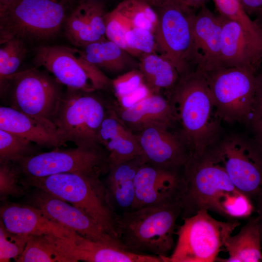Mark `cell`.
Returning a JSON list of instances; mask_svg holds the SVG:
<instances>
[{"mask_svg":"<svg viewBox=\"0 0 262 262\" xmlns=\"http://www.w3.org/2000/svg\"><path fill=\"white\" fill-rule=\"evenodd\" d=\"M186 189L182 198L183 218L200 210L230 219L248 216L254 206L233 184L224 166L210 149L190 157L183 169Z\"/></svg>","mask_w":262,"mask_h":262,"instance_id":"obj_1","label":"cell"},{"mask_svg":"<svg viewBox=\"0 0 262 262\" xmlns=\"http://www.w3.org/2000/svg\"><path fill=\"white\" fill-rule=\"evenodd\" d=\"M166 94L179 125L177 131L190 157L201 156L222 135L203 71L196 68L181 76Z\"/></svg>","mask_w":262,"mask_h":262,"instance_id":"obj_2","label":"cell"},{"mask_svg":"<svg viewBox=\"0 0 262 262\" xmlns=\"http://www.w3.org/2000/svg\"><path fill=\"white\" fill-rule=\"evenodd\" d=\"M182 200L117 213V238L125 249L153 255L166 262L174 246L176 221L181 215Z\"/></svg>","mask_w":262,"mask_h":262,"instance_id":"obj_3","label":"cell"},{"mask_svg":"<svg viewBox=\"0 0 262 262\" xmlns=\"http://www.w3.org/2000/svg\"><path fill=\"white\" fill-rule=\"evenodd\" d=\"M19 180L24 186L48 192L79 209L118 240L116 213L107 201L99 178L65 173L43 177H19Z\"/></svg>","mask_w":262,"mask_h":262,"instance_id":"obj_4","label":"cell"},{"mask_svg":"<svg viewBox=\"0 0 262 262\" xmlns=\"http://www.w3.org/2000/svg\"><path fill=\"white\" fill-rule=\"evenodd\" d=\"M61 84L55 78L35 67L12 76L0 92V97L5 106L56 130L53 122L64 93Z\"/></svg>","mask_w":262,"mask_h":262,"instance_id":"obj_5","label":"cell"},{"mask_svg":"<svg viewBox=\"0 0 262 262\" xmlns=\"http://www.w3.org/2000/svg\"><path fill=\"white\" fill-rule=\"evenodd\" d=\"M96 92L68 88L64 92L53 123L65 144L71 142L83 147L101 146L99 130L112 103Z\"/></svg>","mask_w":262,"mask_h":262,"instance_id":"obj_6","label":"cell"},{"mask_svg":"<svg viewBox=\"0 0 262 262\" xmlns=\"http://www.w3.org/2000/svg\"><path fill=\"white\" fill-rule=\"evenodd\" d=\"M61 0H16L0 13V42L17 38L45 41L56 36L65 22Z\"/></svg>","mask_w":262,"mask_h":262,"instance_id":"obj_7","label":"cell"},{"mask_svg":"<svg viewBox=\"0 0 262 262\" xmlns=\"http://www.w3.org/2000/svg\"><path fill=\"white\" fill-rule=\"evenodd\" d=\"M203 72L220 120L249 126L255 100L257 72L247 68L224 66Z\"/></svg>","mask_w":262,"mask_h":262,"instance_id":"obj_8","label":"cell"},{"mask_svg":"<svg viewBox=\"0 0 262 262\" xmlns=\"http://www.w3.org/2000/svg\"><path fill=\"white\" fill-rule=\"evenodd\" d=\"M176 234L177 241L166 262H213L227 238L240 223L236 219L221 221L206 210L183 218Z\"/></svg>","mask_w":262,"mask_h":262,"instance_id":"obj_9","label":"cell"},{"mask_svg":"<svg viewBox=\"0 0 262 262\" xmlns=\"http://www.w3.org/2000/svg\"><path fill=\"white\" fill-rule=\"evenodd\" d=\"M153 8L157 16L154 31L157 52L173 63L180 77L196 69L192 31L194 9L183 0H168Z\"/></svg>","mask_w":262,"mask_h":262,"instance_id":"obj_10","label":"cell"},{"mask_svg":"<svg viewBox=\"0 0 262 262\" xmlns=\"http://www.w3.org/2000/svg\"><path fill=\"white\" fill-rule=\"evenodd\" d=\"M11 162L18 177L72 173L99 178L109 169L108 154L102 146L40 152Z\"/></svg>","mask_w":262,"mask_h":262,"instance_id":"obj_11","label":"cell"},{"mask_svg":"<svg viewBox=\"0 0 262 262\" xmlns=\"http://www.w3.org/2000/svg\"><path fill=\"white\" fill-rule=\"evenodd\" d=\"M33 62L66 88L88 92L108 90L112 80L90 63L81 50L64 46L41 45L34 50Z\"/></svg>","mask_w":262,"mask_h":262,"instance_id":"obj_12","label":"cell"},{"mask_svg":"<svg viewBox=\"0 0 262 262\" xmlns=\"http://www.w3.org/2000/svg\"><path fill=\"white\" fill-rule=\"evenodd\" d=\"M252 140L244 135H221L209 148L234 186L253 203L262 195V169L252 154Z\"/></svg>","mask_w":262,"mask_h":262,"instance_id":"obj_13","label":"cell"},{"mask_svg":"<svg viewBox=\"0 0 262 262\" xmlns=\"http://www.w3.org/2000/svg\"><path fill=\"white\" fill-rule=\"evenodd\" d=\"M61 262H163L160 257L135 253L84 237L77 232L66 237L46 235Z\"/></svg>","mask_w":262,"mask_h":262,"instance_id":"obj_14","label":"cell"},{"mask_svg":"<svg viewBox=\"0 0 262 262\" xmlns=\"http://www.w3.org/2000/svg\"><path fill=\"white\" fill-rule=\"evenodd\" d=\"M135 187V199L131 210L182 200L186 189L183 170L145 163L136 173Z\"/></svg>","mask_w":262,"mask_h":262,"instance_id":"obj_15","label":"cell"},{"mask_svg":"<svg viewBox=\"0 0 262 262\" xmlns=\"http://www.w3.org/2000/svg\"><path fill=\"white\" fill-rule=\"evenodd\" d=\"M38 190L33 198V206L49 219L87 238L125 249L118 240L82 211L48 192Z\"/></svg>","mask_w":262,"mask_h":262,"instance_id":"obj_16","label":"cell"},{"mask_svg":"<svg viewBox=\"0 0 262 262\" xmlns=\"http://www.w3.org/2000/svg\"><path fill=\"white\" fill-rule=\"evenodd\" d=\"M152 126L135 133L146 163L159 167L182 170L190 155L177 131Z\"/></svg>","mask_w":262,"mask_h":262,"instance_id":"obj_17","label":"cell"},{"mask_svg":"<svg viewBox=\"0 0 262 262\" xmlns=\"http://www.w3.org/2000/svg\"><path fill=\"white\" fill-rule=\"evenodd\" d=\"M220 62L221 66L247 68L256 72L262 68V46L252 39L239 23L223 16Z\"/></svg>","mask_w":262,"mask_h":262,"instance_id":"obj_18","label":"cell"},{"mask_svg":"<svg viewBox=\"0 0 262 262\" xmlns=\"http://www.w3.org/2000/svg\"><path fill=\"white\" fill-rule=\"evenodd\" d=\"M222 27V16L214 14L206 5L195 14L192 31L196 68L207 71L221 66Z\"/></svg>","mask_w":262,"mask_h":262,"instance_id":"obj_19","label":"cell"},{"mask_svg":"<svg viewBox=\"0 0 262 262\" xmlns=\"http://www.w3.org/2000/svg\"><path fill=\"white\" fill-rule=\"evenodd\" d=\"M0 216L5 229L15 234L63 237L75 232L51 220L34 206L6 205L1 208Z\"/></svg>","mask_w":262,"mask_h":262,"instance_id":"obj_20","label":"cell"},{"mask_svg":"<svg viewBox=\"0 0 262 262\" xmlns=\"http://www.w3.org/2000/svg\"><path fill=\"white\" fill-rule=\"evenodd\" d=\"M119 118L133 133L152 126L173 128L177 123L172 105L160 94H152L128 108H121L113 103Z\"/></svg>","mask_w":262,"mask_h":262,"instance_id":"obj_21","label":"cell"},{"mask_svg":"<svg viewBox=\"0 0 262 262\" xmlns=\"http://www.w3.org/2000/svg\"><path fill=\"white\" fill-rule=\"evenodd\" d=\"M98 141L108 154L109 167L143 155L135 133L119 118L113 103L100 125Z\"/></svg>","mask_w":262,"mask_h":262,"instance_id":"obj_22","label":"cell"},{"mask_svg":"<svg viewBox=\"0 0 262 262\" xmlns=\"http://www.w3.org/2000/svg\"><path fill=\"white\" fill-rule=\"evenodd\" d=\"M104 5L102 2L84 1L77 6L65 20L66 37L74 46L82 48L106 38Z\"/></svg>","mask_w":262,"mask_h":262,"instance_id":"obj_23","label":"cell"},{"mask_svg":"<svg viewBox=\"0 0 262 262\" xmlns=\"http://www.w3.org/2000/svg\"><path fill=\"white\" fill-rule=\"evenodd\" d=\"M145 163L142 155L109 167L105 186L106 196L116 214L132 210L135 199V176Z\"/></svg>","mask_w":262,"mask_h":262,"instance_id":"obj_24","label":"cell"},{"mask_svg":"<svg viewBox=\"0 0 262 262\" xmlns=\"http://www.w3.org/2000/svg\"><path fill=\"white\" fill-rule=\"evenodd\" d=\"M0 129L26 139L40 147L65 145L57 130L11 107H0Z\"/></svg>","mask_w":262,"mask_h":262,"instance_id":"obj_25","label":"cell"},{"mask_svg":"<svg viewBox=\"0 0 262 262\" xmlns=\"http://www.w3.org/2000/svg\"><path fill=\"white\" fill-rule=\"evenodd\" d=\"M85 58L100 69L112 73L138 68L139 62L126 50L107 38L80 49Z\"/></svg>","mask_w":262,"mask_h":262,"instance_id":"obj_26","label":"cell"},{"mask_svg":"<svg viewBox=\"0 0 262 262\" xmlns=\"http://www.w3.org/2000/svg\"><path fill=\"white\" fill-rule=\"evenodd\" d=\"M224 247L229 257L217 258L221 262H261L262 246L257 216L250 218L239 231L230 235Z\"/></svg>","mask_w":262,"mask_h":262,"instance_id":"obj_27","label":"cell"},{"mask_svg":"<svg viewBox=\"0 0 262 262\" xmlns=\"http://www.w3.org/2000/svg\"><path fill=\"white\" fill-rule=\"evenodd\" d=\"M138 68L153 94H160L162 90L168 93L180 78V75L173 63L157 52L142 55L139 58Z\"/></svg>","mask_w":262,"mask_h":262,"instance_id":"obj_28","label":"cell"},{"mask_svg":"<svg viewBox=\"0 0 262 262\" xmlns=\"http://www.w3.org/2000/svg\"><path fill=\"white\" fill-rule=\"evenodd\" d=\"M117 102L121 108H128L139 102L153 94L145 82L139 68H133L112 80Z\"/></svg>","mask_w":262,"mask_h":262,"instance_id":"obj_29","label":"cell"},{"mask_svg":"<svg viewBox=\"0 0 262 262\" xmlns=\"http://www.w3.org/2000/svg\"><path fill=\"white\" fill-rule=\"evenodd\" d=\"M0 92L17 70L27 53L25 41L12 38L0 42Z\"/></svg>","mask_w":262,"mask_h":262,"instance_id":"obj_30","label":"cell"},{"mask_svg":"<svg viewBox=\"0 0 262 262\" xmlns=\"http://www.w3.org/2000/svg\"><path fill=\"white\" fill-rule=\"evenodd\" d=\"M115 8L126 17L132 28H141L154 33L157 16L147 0H123Z\"/></svg>","mask_w":262,"mask_h":262,"instance_id":"obj_31","label":"cell"},{"mask_svg":"<svg viewBox=\"0 0 262 262\" xmlns=\"http://www.w3.org/2000/svg\"><path fill=\"white\" fill-rule=\"evenodd\" d=\"M36 144L0 129V164L8 163L40 153Z\"/></svg>","mask_w":262,"mask_h":262,"instance_id":"obj_32","label":"cell"},{"mask_svg":"<svg viewBox=\"0 0 262 262\" xmlns=\"http://www.w3.org/2000/svg\"><path fill=\"white\" fill-rule=\"evenodd\" d=\"M18 262H61L53 246L45 235H30Z\"/></svg>","mask_w":262,"mask_h":262,"instance_id":"obj_33","label":"cell"},{"mask_svg":"<svg viewBox=\"0 0 262 262\" xmlns=\"http://www.w3.org/2000/svg\"><path fill=\"white\" fill-rule=\"evenodd\" d=\"M127 51L134 57L139 58L145 54L157 52V44L154 33L141 28H132L125 34Z\"/></svg>","mask_w":262,"mask_h":262,"instance_id":"obj_34","label":"cell"},{"mask_svg":"<svg viewBox=\"0 0 262 262\" xmlns=\"http://www.w3.org/2000/svg\"><path fill=\"white\" fill-rule=\"evenodd\" d=\"M105 25L106 37L127 51L125 34L132 28L128 20L115 8L106 14Z\"/></svg>","mask_w":262,"mask_h":262,"instance_id":"obj_35","label":"cell"},{"mask_svg":"<svg viewBox=\"0 0 262 262\" xmlns=\"http://www.w3.org/2000/svg\"><path fill=\"white\" fill-rule=\"evenodd\" d=\"M30 235L17 234L8 231L0 223V261L16 260L23 252Z\"/></svg>","mask_w":262,"mask_h":262,"instance_id":"obj_36","label":"cell"},{"mask_svg":"<svg viewBox=\"0 0 262 262\" xmlns=\"http://www.w3.org/2000/svg\"><path fill=\"white\" fill-rule=\"evenodd\" d=\"M221 16L239 23L246 31L252 30L254 22L244 10L238 0H213Z\"/></svg>","mask_w":262,"mask_h":262,"instance_id":"obj_37","label":"cell"},{"mask_svg":"<svg viewBox=\"0 0 262 262\" xmlns=\"http://www.w3.org/2000/svg\"><path fill=\"white\" fill-rule=\"evenodd\" d=\"M18 176L12 163L0 164V185L1 195H18L22 189L17 185Z\"/></svg>","mask_w":262,"mask_h":262,"instance_id":"obj_38","label":"cell"},{"mask_svg":"<svg viewBox=\"0 0 262 262\" xmlns=\"http://www.w3.org/2000/svg\"><path fill=\"white\" fill-rule=\"evenodd\" d=\"M261 119H262V68L256 73L255 97L249 126Z\"/></svg>","mask_w":262,"mask_h":262,"instance_id":"obj_39","label":"cell"},{"mask_svg":"<svg viewBox=\"0 0 262 262\" xmlns=\"http://www.w3.org/2000/svg\"><path fill=\"white\" fill-rule=\"evenodd\" d=\"M253 136L252 138L256 147L262 150V119L258 120L250 124Z\"/></svg>","mask_w":262,"mask_h":262,"instance_id":"obj_40","label":"cell"},{"mask_svg":"<svg viewBox=\"0 0 262 262\" xmlns=\"http://www.w3.org/2000/svg\"><path fill=\"white\" fill-rule=\"evenodd\" d=\"M245 12L249 16L254 15L262 8V0H238Z\"/></svg>","mask_w":262,"mask_h":262,"instance_id":"obj_41","label":"cell"},{"mask_svg":"<svg viewBox=\"0 0 262 262\" xmlns=\"http://www.w3.org/2000/svg\"><path fill=\"white\" fill-rule=\"evenodd\" d=\"M253 205L258 213L257 217L262 246V195L254 201Z\"/></svg>","mask_w":262,"mask_h":262,"instance_id":"obj_42","label":"cell"},{"mask_svg":"<svg viewBox=\"0 0 262 262\" xmlns=\"http://www.w3.org/2000/svg\"><path fill=\"white\" fill-rule=\"evenodd\" d=\"M183 1L192 9H199L204 5L209 0H183Z\"/></svg>","mask_w":262,"mask_h":262,"instance_id":"obj_43","label":"cell"},{"mask_svg":"<svg viewBox=\"0 0 262 262\" xmlns=\"http://www.w3.org/2000/svg\"><path fill=\"white\" fill-rule=\"evenodd\" d=\"M253 146L252 154L253 158L262 169V150L258 149L255 144Z\"/></svg>","mask_w":262,"mask_h":262,"instance_id":"obj_44","label":"cell"},{"mask_svg":"<svg viewBox=\"0 0 262 262\" xmlns=\"http://www.w3.org/2000/svg\"><path fill=\"white\" fill-rule=\"evenodd\" d=\"M254 21L262 31V8L258 10L254 15Z\"/></svg>","mask_w":262,"mask_h":262,"instance_id":"obj_45","label":"cell"},{"mask_svg":"<svg viewBox=\"0 0 262 262\" xmlns=\"http://www.w3.org/2000/svg\"><path fill=\"white\" fill-rule=\"evenodd\" d=\"M16 0H0V13L3 12Z\"/></svg>","mask_w":262,"mask_h":262,"instance_id":"obj_46","label":"cell"},{"mask_svg":"<svg viewBox=\"0 0 262 262\" xmlns=\"http://www.w3.org/2000/svg\"><path fill=\"white\" fill-rule=\"evenodd\" d=\"M147 0L150 4L151 6H152V7H154L168 0Z\"/></svg>","mask_w":262,"mask_h":262,"instance_id":"obj_47","label":"cell"},{"mask_svg":"<svg viewBox=\"0 0 262 262\" xmlns=\"http://www.w3.org/2000/svg\"><path fill=\"white\" fill-rule=\"evenodd\" d=\"M64 3H72L74 2L78 1V3L84 1H99V2H102L104 0H61Z\"/></svg>","mask_w":262,"mask_h":262,"instance_id":"obj_48","label":"cell"}]
</instances>
